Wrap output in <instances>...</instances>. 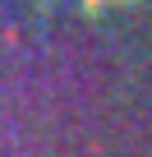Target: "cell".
<instances>
[{"instance_id": "6da1fadb", "label": "cell", "mask_w": 152, "mask_h": 157, "mask_svg": "<svg viewBox=\"0 0 152 157\" xmlns=\"http://www.w3.org/2000/svg\"><path fill=\"white\" fill-rule=\"evenodd\" d=\"M97 5H102V0H88V10H97Z\"/></svg>"}]
</instances>
